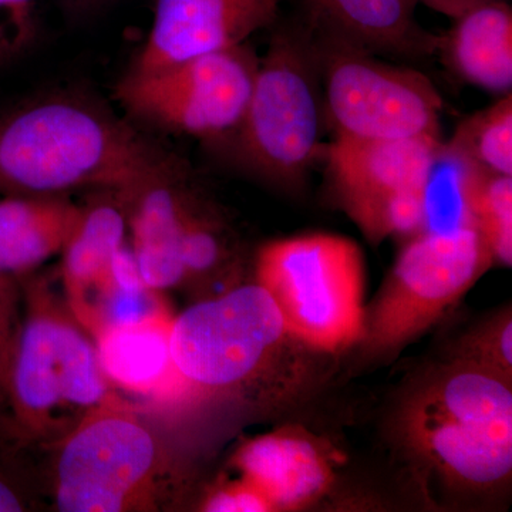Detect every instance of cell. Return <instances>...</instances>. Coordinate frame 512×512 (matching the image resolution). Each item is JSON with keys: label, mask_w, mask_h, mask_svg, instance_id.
I'll return each mask as SVG.
<instances>
[{"label": "cell", "mask_w": 512, "mask_h": 512, "mask_svg": "<svg viewBox=\"0 0 512 512\" xmlns=\"http://www.w3.org/2000/svg\"><path fill=\"white\" fill-rule=\"evenodd\" d=\"M170 153L100 101L45 94L0 111V194L130 190Z\"/></svg>", "instance_id": "1"}, {"label": "cell", "mask_w": 512, "mask_h": 512, "mask_svg": "<svg viewBox=\"0 0 512 512\" xmlns=\"http://www.w3.org/2000/svg\"><path fill=\"white\" fill-rule=\"evenodd\" d=\"M171 352L197 399L285 402L305 376L306 353L261 285L232 286L174 316Z\"/></svg>", "instance_id": "2"}, {"label": "cell", "mask_w": 512, "mask_h": 512, "mask_svg": "<svg viewBox=\"0 0 512 512\" xmlns=\"http://www.w3.org/2000/svg\"><path fill=\"white\" fill-rule=\"evenodd\" d=\"M20 279L22 318L10 359L5 429L20 444L55 446L116 390L93 336L42 275Z\"/></svg>", "instance_id": "3"}, {"label": "cell", "mask_w": 512, "mask_h": 512, "mask_svg": "<svg viewBox=\"0 0 512 512\" xmlns=\"http://www.w3.org/2000/svg\"><path fill=\"white\" fill-rule=\"evenodd\" d=\"M404 446L453 487L495 490L512 473V379L451 359L407 394Z\"/></svg>", "instance_id": "4"}, {"label": "cell", "mask_w": 512, "mask_h": 512, "mask_svg": "<svg viewBox=\"0 0 512 512\" xmlns=\"http://www.w3.org/2000/svg\"><path fill=\"white\" fill-rule=\"evenodd\" d=\"M322 86L311 26H288L272 37L237 130L224 146L235 163L266 183L302 187L319 156Z\"/></svg>", "instance_id": "5"}, {"label": "cell", "mask_w": 512, "mask_h": 512, "mask_svg": "<svg viewBox=\"0 0 512 512\" xmlns=\"http://www.w3.org/2000/svg\"><path fill=\"white\" fill-rule=\"evenodd\" d=\"M53 454L52 490L62 512L158 511L170 461L136 407L119 393L87 414Z\"/></svg>", "instance_id": "6"}, {"label": "cell", "mask_w": 512, "mask_h": 512, "mask_svg": "<svg viewBox=\"0 0 512 512\" xmlns=\"http://www.w3.org/2000/svg\"><path fill=\"white\" fill-rule=\"evenodd\" d=\"M255 276L306 348L338 353L362 339L366 269L353 239L318 232L266 242Z\"/></svg>", "instance_id": "7"}, {"label": "cell", "mask_w": 512, "mask_h": 512, "mask_svg": "<svg viewBox=\"0 0 512 512\" xmlns=\"http://www.w3.org/2000/svg\"><path fill=\"white\" fill-rule=\"evenodd\" d=\"M493 265L477 229L421 232L407 239L366 308L363 350L379 357L406 348L437 325Z\"/></svg>", "instance_id": "8"}, {"label": "cell", "mask_w": 512, "mask_h": 512, "mask_svg": "<svg viewBox=\"0 0 512 512\" xmlns=\"http://www.w3.org/2000/svg\"><path fill=\"white\" fill-rule=\"evenodd\" d=\"M309 26L323 106L335 136L382 141L440 137L443 99L429 77L380 62L375 53Z\"/></svg>", "instance_id": "9"}, {"label": "cell", "mask_w": 512, "mask_h": 512, "mask_svg": "<svg viewBox=\"0 0 512 512\" xmlns=\"http://www.w3.org/2000/svg\"><path fill=\"white\" fill-rule=\"evenodd\" d=\"M259 63L247 42L157 72H127L117 83L116 97L141 123L220 144L247 111Z\"/></svg>", "instance_id": "10"}, {"label": "cell", "mask_w": 512, "mask_h": 512, "mask_svg": "<svg viewBox=\"0 0 512 512\" xmlns=\"http://www.w3.org/2000/svg\"><path fill=\"white\" fill-rule=\"evenodd\" d=\"M440 137L357 140L335 136L326 150L330 185L342 210L370 244L389 238L394 204L423 187Z\"/></svg>", "instance_id": "11"}, {"label": "cell", "mask_w": 512, "mask_h": 512, "mask_svg": "<svg viewBox=\"0 0 512 512\" xmlns=\"http://www.w3.org/2000/svg\"><path fill=\"white\" fill-rule=\"evenodd\" d=\"M282 0H156L146 43L128 72L151 73L204 53L244 45L271 28Z\"/></svg>", "instance_id": "12"}, {"label": "cell", "mask_w": 512, "mask_h": 512, "mask_svg": "<svg viewBox=\"0 0 512 512\" xmlns=\"http://www.w3.org/2000/svg\"><path fill=\"white\" fill-rule=\"evenodd\" d=\"M197 194L185 164L173 154L127 190L130 247L151 291L160 293L184 284L181 244Z\"/></svg>", "instance_id": "13"}, {"label": "cell", "mask_w": 512, "mask_h": 512, "mask_svg": "<svg viewBox=\"0 0 512 512\" xmlns=\"http://www.w3.org/2000/svg\"><path fill=\"white\" fill-rule=\"evenodd\" d=\"M62 251L66 305L92 335L101 302L110 292L113 256L126 244L127 190L92 191Z\"/></svg>", "instance_id": "14"}, {"label": "cell", "mask_w": 512, "mask_h": 512, "mask_svg": "<svg viewBox=\"0 0 512 512\" xmlns=\"http://www.w3.org/2000/svg\"><path fill=\"white\" fill-rule=\"evenodd\" d=\"M173 319L167 311L131 325L111 326L94 336L101 369L116 392L154 403L200 402L174 363Z\"/></svg>", "instance_id": "15"}, {"label": "cell", "mask_w": 512, "mask_h": 512, "mask_svg": "<svg viewBox=\"0 0 512 512\" xmlns=\"http://www.w3.org/2000/svg\"><path fill=\"white\" fill-rule=\"evenodd\" d=\"M239 476L265 495L274 511L309 507L332 487V466L302 431L278 430L249 439L232 457Z\"/></svg>", "instance_id": "16"}, {"label": "cell", "mask_w": 512, "mask_h": 512, "mask_svg": "<svg viewBox=\"0 0 512 512\" xmlns=\"http://www.w3.org/2000/svg\"><path fill=\"white\" fill-rule=\"evenodd\" d=\"M320 30L370 53L426 57L439 52L440 36L417 22L414 0H303Z\"/></svg>", "instance_id": "17"}, {"label": "cell", "mask_w": 512, "mask_h": 512, "mask_svg": "<svg viewBox=\"0 0 512 512\" xmlns=\"http://www.w3.org/2000/svg\"><path fill=\"white\" fill-rule=\"evenodd\" d=\"M82 207L67 195H6L0 200V274H32L62 254Z\"/></svg>", "instance_id": "18"}, {"label": "cell", "mask_w": 512, "mask_h": 512, "mask_svg": "<svg viewBox=\"0 0 512 512\" xmlns=\"http://www.w3.org/2000/svg\"><path fill=\"white\" fill-rule=\"evenodd\" d=\"M440 36L439 50L448 69L461 80L493 93L512 86V10L504 0H490L454 20Z\"/></svg>", "instance_id": "19"}, {"label": "cell", "mask_w": 512, "mask_h": 512, "mask_svg": "<svg viewBox=\"0 0 512 512\" xmlns=\"http://www.w3.org/2000/svg\"><path fill=\"white\" fill-rule=\"evenodd\" d=\"M487 175L457 148L441 141L424 174L421 232L476 229L478 197Z\"/></svg>", "instance_id": "20"}, {"label": "cell", "mask_w": 512, "mask_h": 512, "mask_svg": "<svg viewBox=\"0 0 512 512\" xmlns=\"http://www.w3.org/2000/svg\"><path fill=\"white\" fill-rule=\"evenodd\" d=\"M184 284L205 288L224 278L234 266L231 231L201 195L192 201L185 220L183 244Z\"/></svg>", "instance_id": "21"}, {"label": "cell", "mask_w": 512, "mask_h": 512, "mask_svg": "<svg viewBox=\"0 0 512 512\" xmlns=\"http://www.w3.org/2000/svg\"><path fill=\"white\" fill-rule=\"evenodd\" d=\"M488 174L512 177V94L461 121L447 141Z\"/></svg>", "instance_id": "22"}, {"label": "cell", "mask_w": 512, "mask_h": 512, "mask_svg": "<svg viewBox=\"0 0 512 512\" xmlns=\"http://www.w3.org/2000/svg\"><path fill=\"white\" fill-rule=\"evenodd\" d=\"M476 229L494 264L512 265V177L488 174L476 210Z\"/></svg>", "instance_id": "23"}, {"label": "cell", "mask_w": 512, "mask_h": 512, "mask_svg": "<svg viewBox=\"0 0 512 512\" xmlns=\"http://www.w3.org/2000/svg\"><path fill=\"white\" fill-rule=\"evenodd\" d=\"M453 359L493 370L512 379V313L511 308L495 313L481 325L471 329L458 343Z\"/></svg>", "instance_id": "24"}, {"label": "cell", "mask_w": 512, "mask_h": 512, "mask_svg": "<svg viewBox=\"0 0 512 512\" xmlns=\"http://www.w3.org/2000/svg\"><path fill=\"white\" fill-rule=\"evenodd\" d=\"M46 0H0V69L22 59L43 29Z\"/></svg>", "instance_id": "25"}, {"label": "cell", "mask_w": 512, "mask_h": 512, "mask_svg": "<svg viewBox=\"0 0 512 512\" xmlns=\"http://www.w3.org/2000/svg\"><path fill=\"white\" fill-rule=\"evenodd\" d=\"M20 302H22L20 279L0 274V416L2 417L3 409L6 407L10 359H12L20 318H22Z\"/></svg>", "instance_id": "26"}, {"label": "cell", "mask_w": 512, "mask_h": 512, "mask_svg": "<svg viewBox=\"0 0 512 512\" xmlns=\"http://www.w3.org/2000/svg\"><path fill=\"white\" fill-rule=\"evenodd\" d=\"M201 511L207 512H271V503L261 491L244 478L220 484L205 495Z\"/></svg>", "instance_id": "27"}, {"label": "cell", "mask_w": 512, "mask_h": 512, "mask_svg": "<svg viewBox=\"0 0 512 512\" xmlns=\"http://www.w3.org/2000/svg\"><path fill=\"white\" fill-rule=\"evenodd\" d=\"M52 2L70 22H83L100 15L117 0H52Z\"/></svg>", "instance_id": "28"}, {"label": "cell", "mask_w": 512, "mask_h": 512, "mask_svg": "<svg viewBox=\"0 0 512 512\" xmlns=\"http://www.w3.org/2000/svg\"><path fill=\"white\" fill-rule=\"evenodd\" d=\"M29 510V501L22 487L10 474L0 468V512H20Z\"/></svg>", "instance_id": "29"}, {"label": "cell", "mask_w": 512, "mask_h": 512, "mask_svg": "<svg viewBox=\"0 0 512 512\" xmlns=\"http://www.w3.org/2000/svg\"><path fill=\"white\" fill-rule=\"evenodd\" d=\"M419 5L427 6L434 12L440 15L447 16V18L456 20L467 13L468 10L477 8L483 3L490 2V0H414Z\"/></svg>", "instance_id": "30"}, {"label": "cell", "mask_w": 512, "mask_h": 512, "mask_svg": "<svg viewBox=\"0 0 512 512\" xmlns=\"http://www.w3.org/2000/svg\"><path fill=\"white\" fill-rule=\"evenodd\" d=\"M5 429V419L0 416V430Z\"/></svg>", "instance_id": "31"}]
</instances>
